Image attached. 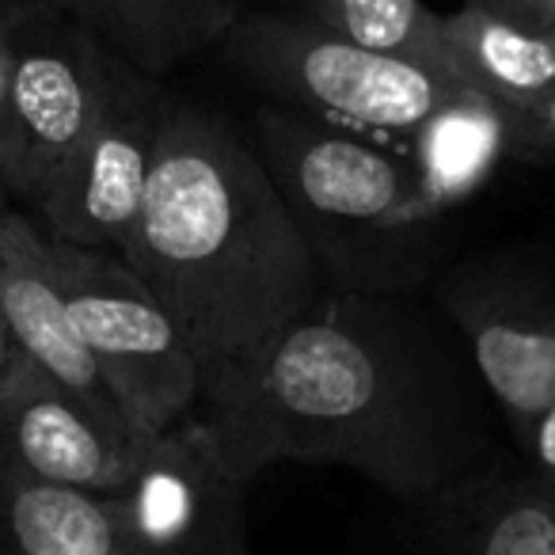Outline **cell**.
<instances>
[{"mask_svg":"<svg viewBox=\"0 0 555 555\" xmlns=\"http://www.w3.org/2000/svg\"><path fill=\"white\" fill-rule=\"evenodd\" d=\"M487 400L441 309L324 286L255 354L202 373L194 418L247 483L297 461L411 502L506 456Z\"/></svg>","mask_w":555,"mask_h":555,"instance_id":"cell-1","label":"cell"},{"mask_svg":"<svg viewBox=\"0 0 555 555\" xmlns=\"http://www.w3.org/2000/svg\"><path fill=\"white\" fill-rule=\"evenodd\" d=\"M126 65L164 80L217 47L247 0H57Z\"/></svg>","mask_w":555,"mask_h":555,"instance_id":"cell-14","label":"cell"},{"mask_svg":"<svg viewBox=\"0 0 555 555\" xmlns=\"http://www.w3.org/2000/svg\"><path fill=\"white\" fill-rule=\"evenodd\" d=\"M9 85H12V42H9V12L0 0V149L9 138Z\"/></svg>","mask_w":555,"mask_h":555,"instance_id":"cell-21","label":"cell"},{"mask_svg":"<svg viewBox=\"0 0 555 555\" xmlns=\"http://www.w3.org/2000/svg\"><path fill=\"white\" fill-rule=\"evenodd\" d=\"M69 312L141 438L186 423L198 408L202 365L164 301L111 247H80L50 236Z\"/></svg>","mask_w":555,"mask_h":555,"instance_id":"cell-5","label":"cell"},{"mask_svg":"<svg viewBox=\"0 0 555 555\" xmlns=\"http://www.w3.org/2000/svg\"><path fill=\"white\" fill-rule=\"evenodd\" d=\"M244 491L247 479L191 415L141 446L111 502L133 555H251Z\"/></svg>","mask_w":555,"mask_h":555,"instance_id":"cell-9","label":"cell"},{"mask_svg":"<svg viewBox=\"0 0 555 555\" xmlns=\"http://www.w3.org/2000/svg\"><path fill=\"white\" fill-rule=\"evenodd\" d=\"M0 317L9 324L12 350L31 358L39 370H47L57 385L77 392L95 415L115 423L118 430L138 434L103 380L69 312V301L57 286L50 232L27 209H9L0 224Z\"/></svg>","mask_w":555,"mask_h":555,"instance_id":"cell-12","label":"cell"},{"mask_svg":"<svg viewBox=\"0 0 555 555\" xmlns=\"http://www.w3.org/2000/svg\"><path fill=\"white\" fill-rule=\"evenodd\" d=\"M408 141V168L415 179L411 214L418 221H446V214L491 183L509 156H521L517 115L476 88L449 95Z\"/></svg>","mask_w":555,"mask_h":555,"instance_id":"cell-13","label":"cell"},{"mask_svg":"<svg viewBox=\"0 0 555 555\" xmlns=\"http://www.w3.org/2000/svg\"><path fill=\"white\" fill-rule=\"evenodd\" d=\"M217 47L282 107L380 138H411L449 95L468 88L430 65L362 47L309 12H244Z\"/></svg>","mask_w":555,"mask_h":555,"instance_id":"cell-4","label":"cell"},{"mask_svg":"<svg viewBox=\"0 0 555 555\" xmlns=\"http://www.w3.org/2000/svg\"><path fill=\"white\" fill-rule=\"evenodd\" d=\"M118 255L176 317L202 373L255 354L324 289L251 141L176 92L164 100L145 202Z\"/></svg>","mask_w":555,"mask_h":555,"instance_id":"cell-2","label":"cell"},{"mask_svg":"<svg viewBox=\"0 0 555 555\" xmlns=\"http://www.w3.org/2000/svg\"><path fill=\"white\" fill-rule=\"evenodd\" d=\"M12 358V335H9V324H4V317H0V370L9 365Z\"/></svg>","mask_w":555,"mask_h":555,"instance_id":"cell-22","label":"cell"},{"mask_svg":"<svg viewBox=\"0 0 555 555\" xmlns=\"http://www.w3.org/2000/svg\"><path fill=\"white\" fill-rule=\"evenodd\" d=\"M430 289L509 438H525L555 400V270L525 247H502L449 262Z\"/></svg>","mask_w":555,"mask_h":555,"instance_id":"cell-6","label":"cell"},{"mask_svg":"<svg viewBox=\"0 0 555 555\" xmlns=\"http://www.w3.org/2000/svg\"><path fill=\"white\" fill-rule=\"evenodd\" d=\"M464 4L521 27H555V0H464Z\"/></svg>","mask_w":555,"mask_h":555,"instance_id":"cell-19","label":"cell"},{"mask_svg":"<svg viewBox=\"0 0 555 555\" xmlns=\"http://www.w3.org/2000/svg\"><path fill=\"white\" fill-rule=\"evenodd\" d=\"M12 42L9 138L0 176L27 209L92 130L107 95L111 54L57 0H4Z\"/></svg>","mask_w":555,"mask_h":555,"instance_id":"cell-7","label":"cell"},{"mask_svg":"<svg viewBox=\"0 0 555 555\" xmlns=\"http://www.w3.org/2000/svg\"><path fill=\"white\" fill-rule=\"evenodd\" d=\"M145 441L95 415L20 350L0 370V476L118 491Z\"/></svg>","mask_w":555,"mask_h":555,"instance_id":"cell-10","label":"cell"},{"mask_svg":"<svg viewBox=\"0 0 555 555\" xmlns=\"http://www.w3.org/2000/svg\"><path fill=\"white\" fill-rule=\"evenodd\" d=\"M517 141H521V156L555 153V92L532 115L517 118Z\"/></svg>","mask_w":555,"mask_h":555,"instance_id":"cell-20","label":"cell"},{"mask_svg":"<svg viewBox=\"0 0 555 555\" xmlns=\"http://www.w3.org/2000/svg\"><path fill=\"white\" fill-rule=\"evenodd\" d=\"M168 88L149 73L111 62L107 95L92 130L54 171L31 206L54 240L118 251L145 202Z\"/></svg>","mask_w":555,"mask_h":555,"instance_id":"cell-8","label":"cell"},{"mask_svg":"<svg viewBox=\"0 0 555 555\" xmlns=\"http://www.w3.org/2000/svg\"><path fill=\"white\" fill-rule=\"evenodd\" d=\"M514 449H517V461L525 464V472L544 491L555 494V400L540 411V418L525 430V438L514 441Z\"/></svg>","mask_w":555,"mask_h":555,"instance_id":"cell-18","label":"cell"},{"mask_svg":"<svg viewBox=\"0 0 555 555\" xmlns=\"http://www.w3.org/2000/svg\"><path fill=\"white\" fill-rule=\"evenodd\" d=\"M251 145L294 214L324 286L418 294L446 270V221H418L408 160L294 107H262Z\"/></svg>","mask_w":555,"mask_h":555,"instance_id":"cell-3","label":"cell"},{"mask_svg":"<svg viewBox=\"0 0 555 555\" xmlns=\"http://www.w3.org/2000/svg\"><path fill=\"white\" fill-rule=\"evenodd\" d=\"M301 4L312 20L362 42V47L408 57V62L430 65V69L453 77L446 31H441L446 16L426 9L423 0H301Z\"/></svg>","mask_w":555,"mask_h":555,"instance_id":"cell-17","label":"cell"},{"mask_svg":"<svg viewBox=\"0 0 555 555\" xmlns=\"http://www.w3.org/2000/svg\"><path fill=\"white\" fill-rule=\"evenodd\" d=\"M449 69L517 118L555 92V27H521L461 4L441 20Z\"/></svg>","mask_w":555,"mask_h":555,"instance_id":"cell-15","label":"cell"},{"mask_svg":"<svg viewBox=\"0 0 555 555\" xmlns=\"http://www.w3.org/2000/svg\"><path fill=\"white\" fill-rule=\"evenodd\" d=\"M0 555H133L111 491L0 476Z\"/></svg>","mask_w":555,"mask_h":555,"instance_id":"cell-16","label":"cell"},{"mask_svg":"<svg viewBox=\"0 0 555 555\" xmlns=\"http://www.w3.org/2000/svg\"><path fill=\"white\" fill-rule=\"evenodd\" d=\"M388 537L392 555H555V494L502 456L426 499L396 502Z\"/></svg>","mask_w":555,"mask_h":555,"instance_id":"cell-11","label":"cell"},{"mask_svg":"<svg viewBox=\"0 0 555 555\" xmlns=\"http://www.w3.org/2000/svg\"><path fill=\"white\" fill-rule=\"evenodd\" d=\"M12 191H9V183H4V176H0V224H4V217H9V209H12Z\"/></svg>","mask_w":555,"mask_h":555,"instance_id":"cell-23","label":"cell"}]
</instances>
